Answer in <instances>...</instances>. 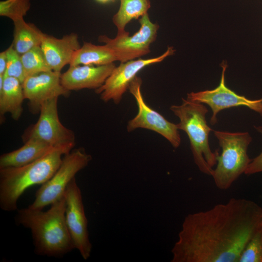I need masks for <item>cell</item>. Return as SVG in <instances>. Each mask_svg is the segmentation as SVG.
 <instances>
[{
	"instance_id": "1",
	"label": "cell",
	"mask_w": 262,
	"mask_h": 262,
	"mask_svg": "<svg viewBox=\"0 0 262 262\" xmlns=\"http://www.w3.org/2000/svg\"><path fill=\"white\" fill-rule=\"evenodd\" d=\"M262 228V207L250 199L188 214L171 250L172 262H238L243 249Z\"/></svg>"
},
{
	"instance_id": "2",
	"label": "cell",
	"mask_w": 262,
	"mask_h": 262,
	"mask_svg": "<svg viewBox=\"0 0 262 262\" xmlns=\"http://www.w3.org/2000/svg\"><path fill=\"white\" fill-rule=\"evenodd\" d=\"M50 205L46 211L18 210L15 221L30 229L36 254L61 258L75 249L66 222L64 196Z\"/></svg>"
},
{
	"instance_id": "3",
	"label": "cell",
	"mask_w": 262,
	"mask_h": 262,
	"mask_svg": "<svg viewBox=\"0 0 262 262\" xmlns=\"http://www.w3.org/2000/svg\"><path fill=\"white\" fill-rule=\"evenodd\" d=\"M75 144L53 147L41 158L19 167L0 169V207L6 212L17 209L19 197L28 188L43 184L55 173L63 157Z\"/></svg>"
},
{
	"instance_id": "4",
	"label": "cell",
	"mask_w": 262,
	"mask_h": 262,
	"mask_svg": "<svg viewBox=\"0 0 262 262\" xmlns=\"http://www.w3.org/2000/svg\"><path fill=\"white\" fill-rule=\"evenodd\" d=\"M171 111L180 120L179 130L187 134L195 163L202 173L211 176L216 164L219 150L213 151L209 136L212 129L208 126L206 115L208 110L201 103L182 98L180 105H173Z\"/></svg>"
},
{
	"instance_id": "5",
	"label": "cell",
	"mask_w": 262,
	"mask_h": 262,
	"mask_svg": "<svg viewBox=\"0 0 262 262\" xmlns=\"http://www.w3.org/2000/svg\"><path fill=\"white\" fill-rule=\"evenodd\" d=\"M213 133L222 150L212 176L217 188L226 190L245 173L251 162L247 149L252 138L248 132L213 131Z\"/></svg>"
},
{
	"instance_id": "6",
	"label": "cell",
	"mask_w": 262,
	"mask_h": 262,
	"mask_svg": "<svg viewBox=\"0 0 262 262\" xmlns=\"http://www.w3.org/2000/svg\"><path fill=\"white\" fill-rule=\"evenodd\" d=\"M91 160V156L82 148L71 150L66 154L54 175L36 191L35 199L28 208L43 210L62 197L76 174L85 167Z\"/></svg>"
},
{
	"instance_id": "7",
	"label": "cell",
	"mask_w": 262,
	"mask_h": 262,
	"mask_svg": "<svg viewBox=\"0 0 262 262\" xmlns=\"http://www.w3.org/2000/svg\"><path fill=\"white\" fill-rule=\"evenodd\" d=\"M140 27L130 36L126 32L115 38L106 35L98 37V41L111 49L121 63L126 62L145 55L150 51V45L156 40L159 25L150 20L147 13L138 19Z\"/></svg>"
},
{
	"instance_id": "8",
	"label": "cell",
	"mask_w": 262,
	"mask_h": 262,
	"mask_svg": "<svg viewBox=\"0 0 262 262\" xmlns=\"http://www.w3.org/2000/svg\"><path fill=\"white\" fill-rule=\"evenodd\" d=\"M142 81L136 76L131 82L129 90L135 99L138 112L135 116L127 124L129 132L138 128L154 131L166 139L175 147L181 143L177 124L170 122L162 115L153 110L145 101L141 91Z\"/></svg>"
},
{
	"instance_id": "9",
	"label": "cell",
	"mask_w": 262,
	"mask_h": 262,
	"mask_svg": "<svg viewBox=\"0 0 262 262\" xmlns=\"http://www.w3.org/2000/svg\"><path fill=\"white\" fill-rule=\"evenodd\" d=\"M66 226L75 249L85 260L90 256L92 244L89 238L88 221L85 216L81 191L74 178L64 194Z\"/></svg>"
},
{
	"instance_id": "10",
	"label": "cell",
	"mask_w": 262,
	"mask_h": 262,
	"mask_svg": "<svg viewBox=\"0 0 262 262\" xmlns=\"http://www.w3.org/2000/svg\"><path fill=\"white\" fill-rule=\"evenodd\" d=\"M221 66L222 68L221 78L217 87L213 90L188 93L187 99L210 106L213 113L210 119V124L212 125L217 122V115L220 111L234 107L246 106L262 116V98L256 100L249 99L229 88L225 84L226 62L223 61Z\"/></svg>"
},
{
	"instance_id": "11",
	"label": "cell",
	"mask_w": 262,
	"mask_h": 262,
	"mask_svg": "<svg viewBox=\"0 0 262 262\" xmlns=\"http://www.w3.org/2000/svg\"><path fill=\"white\" fill-rule=\"evenodd\" d=\"M175 51L173 47H169L165 52L158 57L121 63L119 66H115L103 84L95 90L96 92L100 95L103 101L112 100L115 104H119L131 82L141 70L150 65L163 61L167 57L173 55Z\"/></svg>"
},
{
	"instance_id": "12",
	"label": "cell",
	"mask_w": 262,
	"mask_h": 262,
	"mask_svg": "<svg viewBox=\"0 0 262 262\" xmlns=\"http://www.w3.org/2000/svg\"><path fill=\"white\" fill-rule=\"evenodd\" d=\"M58 98H50L43 103L40 115L35 124L25 132L24 139L33 138L54 147L66 144H75V136L72 131L61 122L58 113Z\"/></svg>"
},
{
	"instance_id": "13",
	"label": "cell",
	"mask_w": 262,
	"mask_h": 262,
	"mask_svg": "<svg viewBox=\"0 0 262 262\" xmlns=\"http://www.w3.org/2000/svg\"><path fill=\"white\" fill-rule=\"evenodd\" d=\"M61 75L49 70L25 78L22 83L25 98L33 113L39 112L43 103L50 98L68 95L70 91L61 84Z\"/></svg>"
},
{
	"instance_id": "14",
	"label": "cell",
	"mask_w": 262,
	"mask_h": 262,
	"mask_svg": "<svg viewBox=\"0 0 262 262\" xmlns=\"http://www.w3.org/2000/svg\"><path fill=\"white\" fill-rule=\"evenodd\" d=\"M115 66L114 63L98 66H69L65 72L61 74V82L69 91L83 89L96 90L103 84Z\"/></svg>"
},
{
	"instance_id": "15",
	"label": "cell",
	"mask_w": 262,
	"mask_h": 262,
	"mask_svg": "<svg viewBox=\"0 0 262 262\" xmlns=\"http://www.w3.org/2000/svg\"><path fill=\"white\" fill-rule=\"evenodd\" d=\"M78 36L70 33L61 38L45 33L40 47L50 69L61 72L62 68L70 64L75 52L81 48Z\"/></svg>"
},
{
	"instance_id": "16",
	"label": "cell",
	"mask_w": 262,
	"mask_h": 262,
	"mask_svg": "<svg viewBox=\"0 0 262 262\" xmlns=\"http://www.w3.org/2000/svg\"><path fill=\"white\" fill-rule=\"evenodd\" d=\"M53 147L38 139L31 138L24 145L0 157V169L28 164L47 153Z\"/></svg>"
},
{
	"instance_id": "17",
	"label": "cell",
	"mask_w": 262,
	"mask_h": 262,
	"mask_svg": "<svg viewBox=\"0 0 262 262\" xmlns=\"http://www.w3.org/2000/svg\"><path fill=\"white\" fill-rule=\"evenodd\" d=\"M25 98L22 83L17 79L4 76L0 88V115L10 114L14 120H17L23 112L22 103Z\"/></svg>"
},
{
	"instance_id": "18",
	"label": "cell",
	"mask_w": 262,
	"mask_h": 262,
	"mask_svg": "<svg viewBox=\"0 0 262 262\" xmlns=\"http://www.w3.org/2000/svg\"><path fill=\"white\" fill-rule=\"evenodd\" d=\"M116 61L117 58L114 52L106 45H96L84 42L74 54L69 66H103Z\"/></svg>"
},
{
	"instance_id": "19",
	"label": "cell",
	"mask_w": 262,
	"mask_h": 262,
	"mask_svg": "<svg viewBox=\"0 0 262 262\" xmlns=\"http://www.w3.org/2000/svg\"><path fill=\"white\" fill-rule=\"evenodd\" d=\"M14 49L20 54L37 46H40L45 33L35 25L26 22L24 18L13 21Z\"/></svg>"
},
{
	"instance_id": "20",
	"label": "cell",
	"mask_w": 262,
	"mask_h": 262,
	"mask_svg": "<svg viewBox=\"0 0 262 262\" xmlns=\"http://www.w3.org/2000/svg\"><path fill=\"white\" fill-rule=\"evenodd\" d=\"M120 0V7L113 17V22L117 29V35L126 33V25L132 19H139L147 13L150 7V0Z\"/></svg>"
},
{
	"instance_id": "21",
	"label": "cell",
	"mask_w": 262,
	"mask_h": 262,
	"mask_svg": "<svg viewBox=\"0 0 262 262\" xmlns=\"http://www.w3.org/2000/svg\"><path fill=\"white\" fill-rule=\"evenodd\" d=\"M25 77L51 70L48 65L40 46H37L21 55Z\"/></svg>"
},
{
	"instance_id": "22",
	"label": "cell",
	"mask_w": 262,
	"mask_h": 262,
	"mask_svg": "<svg viewBox=\"0 0 262 262\" xmlns=\"http://www.w3.org/2000/svg\"><path fill=\"white\" fill-rule=\"evenodd\" d=\"M30 7V0H2L0 1V16L14 21L24 18Z\"/></svg>"
},
{
	"instance_id": "23",
	"label": "cell",
	"mask_w": 262,
	"mask_h": 262,
	"mask_svg": "<svg viewBox=\"0 0 262 262\" xmlns=\"http://www.w3.org/2000/svg\"><path fill=\"white\" fill-rule=\"evenodd\" d=\"M238 262H262V228L247 243Z\"/></svg>"
},
{
	"instance_id": "24",
	"label": "cell",
	"mask_w": 262,
	"mask_h": 262,
	"mask_svg": "<svg viewBox=\"0 0 262 262\" xmlns=\"http://www.w3.org/2000/svg\"><path fill=\"white\" fill-rule=\"evenodd\" d=\"M7 67L4 76L15 78L22 83L26 77L20 55L11 44L6 49Z\"/></svg>"
},
{
	"instance_id": "25",
	"label": "cell",
	"mask_w": 262,
	"mask_h": 262,
	"mask_svg": "<svg viewBox=\"0 0 262 262\" xmlns=\"http://www.w3.org/2000/svg\"><path fill=\"white\" fill-rule=\"evenodd\" d=\"M256 130L262 135V126H255ZM262 172V152L253 159L248 164L245 172L246 175H250Z\"/></svg>"
},
{
	"instance_id": "26",
	"label": "cell",
	"mask_w": 262,
	"mask_h": 262,
	"mask_svg": "<svg viewBox=\"0 0 262 262\" xmlns=\"http://www.w3.org/2000/svg\"><path fill=\"white\" fill-rule=\"evenodd\" d=\"M7 58L5 50L0 53V75H4L7 67Z\"/></svg>"
},
{
	"instance_id": "27",
	"label": "cell",
	"mask_w": 262,
	"mask_h": 262,
	"mask_svg": "<svg viewBox=\"0 0 262 262\" xmlns=\"http://www.w3.org/2000/svg\"><path fill=\"white\" fill-rule=\"evenodd\" d=\"M98 2L102 3H106L109 2H113L115 1V0H96Z\"/></svg>"
}]
</instances>
